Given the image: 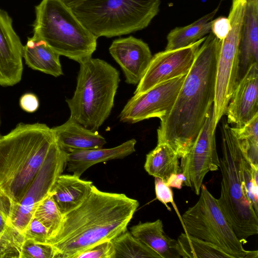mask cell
<instances>
[{
  "label": "cell",
  "instance_id": "obj_38",
  "mask_svg": "<svg viewBox=\"0 0 258 258\" xmlns=\"http://www.w3.org/2000/svg\"><path fill=\"white\" fill-rule=\"evenodd\" d=\"M185 179L183 174L180 172L177 174L171 175L166 183L170 187H174L180 189L182 188Z\"/></svg>",
  "mask_w": 258,
  "mask_h": 258
},
{
  "label": "cell",
  "instance_id": "obj_9",
  "mask_svg": "<svg viewBox=\"0 0 258 258\" xmlns=\"http://www.w3.org/2000/svg\"><path fill=\"white\" fill-rule=\"evenodd\" d=\"M246 0H232L228 18L231 28L221 40L219 53L213 103L215 125L225 114L226 108L238 82L239 45Z\"/></svg>",
  "mask_w": 258,
  "mask_h": 258
},
{
  "label": "cell",
  "instance_id": "obj_21",
  "mask_svg": "<svg viewBox=\"0 0 258 258\" xmlns=\"http://www.w3.org/2000/svg\"><path fill=\"white\" fill-rule=\"evenodd\" d=\"M136 238L156 252L161 258H181L177 251V240L167 235L162 221L139 222L130 228Z\"/></svg>",
  "mask_w": 258,
  "mask_h": 258
},
{
  "label": "cell",
  "instance_id": "obj_13",
  "mask_svg": "<svg viewBox=\"0 0 258 258\" xmlns=\"http://www.w3.org/2000/svg\"><path fill=\"white\" fill-rule=\"evenodd\" d=\"M206 36L186 47L165 50L152 56L134 94L143 93L161 83L187 74Z\"/></svg>",
  "mask_w": 258,
  "mask_h": 258
},
{
  "label": "cell",
  "instance_id": "obj_32",
  "mask_svg": "<svg viewBox=\"0 0 258 258\" xmlns=\"http://www.w3.org/2000/svg\"><path fill=\"white\" fill-rule=\"evenodd\" d=\"M115 250L111 240L98 243L78 254L75 258H115Z\"/></svg>",
  "mask_w": 258,
  "mask_h": 258
},
{
  "label": "cell",
  "instance_id": "obj_20",
  "mask_svg": "<svg viewBox=\"0 0 258 258\" xmlns=\"http://www.w3.org/2000/svg\"><path fill=\"white\" fill-rule=\"evenodd\" d=\"M51 128L58 146L66 153L102 148L106 143L98 132L84 127L71 117L62 124Z\"/></svg>",
  "mask_w": 258,
  "mask_h": 258
},
{
  "label": "cell",
  "instance_id": "obj_23",
  "mask_svg": "<svg viewBox=\"0 0 258 258\" xmlns=\"http://www.w3.org/2000/svg\"><path fill=\"white\" fill-rule=\"evenodd\" d=\"M220 6L191 24L172 29L167 35V44L165 50L186 47L209 34L211 32L212 20L218 11Z\"/></svg>",
  "mask_w": 258,
  "mask_h": 258
},
{
  "label": "cell",
  "instance_id": "obj_22",
  "mask_svg": "<svg viewBox=\"0 0 258 258\" xmlns=\"http://www.w3.org/2000/svg\"><path fill=\"white\" fill-rule=\"evenodd\" d=\"M60 55L44 41L28 38L24 46L23 57L25 63L34 70L55 77L63 75Z\"/></svg>",
  "mask_w": 258,
  "mask_h": 258
},
{
  "label": "cell",
  "instance_id": "obj_4",
  "mask_svg": "<svg viewBox=\"0 0 258 258\" xmlns=\"http://www.w3.org/2000/svg\"><path fill=\"white\" fill-rule=\"evenodd\" d=\"M222 157L220 195L218 202L234 232L243 244L258 233V214L247 198L243 180V159L246 151L230 127H221Z\"/></svg>",
  "mask_w": 258,
  "mask_h": 258
},
{
  "label": "cell",
  "instance_id": "obj_10",
  "mask_svg": "<svg viewBox=\"0 0 258 258\" xmlns=\"http://www.w3.org/2000/svg\"><path fill=\"white\" fill-rule=\"evenodd\" d=\"M66 155L55 141L25 195L19 204H11L9 223L21 234L33 218L37 205L49 194L55 180L60 174Z\"/></svg>",
  "mask_w": 258,
  "mask_h": 258
},
{
  "label": "cell",
  "instance_id": "obj_12",
  "mask_svg": "<svg viewBox=\"0 0 258 258\" xmlns=\"http://www.w3.org/2000/svg\"><path fill=\"white\" fill-rule=\"evenodd\" d=\"M187 74L161 83L146 92L134 95L119 115L122 122L135 123L152 117L161 119L171 109Z\"/></svg>",
  "mask_w": 258,
  "mask_h": 258
},
{
  "label": "cell",
  "instance_id": "obj_35",
  "mask_svg": "<svg viewBox=\"0 0 258 258\" xmlns=\"http://www.w3.org/2000/svg\"><path fill=\"white\" fill-rule=\"evenodd\" d=\"M11 201L0 189V232L14 228L9 223Z\"/></svg>",
  "mask_w": 258,
  "mask_h": 258
},
{
  "label": "cell",
  "instance_id": "obj_26",
  "mask_svg": "<svg viewBox=\"0 0 258 258\" xmlns=\"http://www.w3.org/2000/svg\"><path fill=\"white\" fill-rule=\"evenodd\" d=\"M115 250V258H161L152 248L126 230L112 240Z\"/></svg>",
  "mask_w": 258,
  "mask_h": 258
},
{
  "label": "cell",
  "instance_id": "obj_6",
  "mask_svg": "<svg viewBox=\"0 0 258 258\" xmlns=\"http://www.w3.org/2000/svg\"><path fill=\"white\" fill-rule=\"evenodd\" d=\"M35 15L32 37L79 63L92 57L97 38L60 1L42 0L35 7Z\"/></svg>",
  "mask_w": 258,
  "mask_h": 258
},
{
  "label": "cell",
  "instance_id": "obj_18",
  "mask_svg": "<svg viewBox=\"0 0 258 258\" xmlns=\"http://www.w3.org/2000/svg\"><path fill=\"white\" fill-rule=\"evenodd\" d=\"M93 185L92 181L82 180L74 174H60L53 183L50 194L63 216L87 199Z\"/></svg>",
  "mask_w": 258,
  "mask_h": 258
},
{
  "label": "cell",
  "instance_id": "obj_11",
  "mask_svg": "<svg viewBox=\"0 0 258 258\" xmlns=\"http://www.w3.org/2000/svg\"><path fill=\"white\" fill-rule=\"evenodd\" d=\"M213 105L204 124L187 154L181 158L180 172L185 177L183 183L199 195L206 175L219 170L220 161L216 149Z\"/></svg>",
  "mask_w": 258,
  "mask_h": 258
},
{
  "label": "cell",
  "instance_id": "obj_39",
  "mask_svg": "<svg viewBox=\"0 0 258 258\" xmlns=\"http://www.w3.org/2000/svg\"><path fill=\"white\" fill-rule=\"evenodd\" d=\"M70 9L85 0H59Z\"/></svg>",
  "mask_w": 258,
  "mask_h": 258
},
{
  "label": "cell",
  "instance_id": "obj_40",
  "mask_svg": "<svg viewBox=\"0 0 258 258\" xmlns=\"http://www.w3.org/2000/svg\"><path fill=\"white\" fill-rule=\"evenodd\" d=\"M1 110H0V128H1ZM2 135H1V131H0V138L2 137Z\"/></svg>",
  "mask_w": 258,
  "mask_h": 258
},
{
  "label": "cell",
  "instance_id": "obj_3",
  "mask_svg": "<svg viewBox=\"0 0 258 258\" xmlns=\"http://www.w3.org/2000/svg\"><path fill=\"white\" fill-rule=\"evenodd\" d=\"M56 140L44 123H18L0 138V189L19 204L42 167Z\"/></svg>",
  "mask_w": 258,
  "mask_h": 258
},
{
  "label": "cell",
  "instance_id": "obj_8",
  "mask_svg": "<svg viewBox=\"0 0 258 258\" xmlns=\"http://www.w3.org/2000/svg\"><path fill=\"white\" fill-rule=\"evenodd\" d=\"M197 203L182 214L185 233L210 242L231 258H257L258 251L245 250L222 211L217 199L202 184Z\"/></svg>",
  "mask_w": 258,
  "mask_h": 258
},
{
  "label": "cell",
  "instance_id": "obj_16",
  "mask_svg": "<svg viewBox=\"0 0 258 258\" xmlns=\"http://www.w3.org/2000/svg\"><path fill=\"white\" fill-rule=\"evenodd\" d=\"M109 51L121 67L125 82L130 84H138L152 57L148 44L131 36L113 41Z\"/></svg>",
  "mask_w": 258,
  "mask_h": 258
},
{
  "label": "cell",
  "instance_id": "obj_1",
  "mask_svg": "<svg viewBox=\"0 0 258 258\" xmlns=\"http://www.w3.org/2000/svg\"><path fill=\"white\" fill-rule=\"evenodd\" d=\"M221 43L211 32L206 36L171 109L160 119L157 143L168 144L179 158L188 152L213 105Z\"/></svg>",
  "mask_w": 258,
  "mask_h": 258
},
{
  "label": "cell",
  "instance_id": "obj_30",
  "mask_svg": "<svg viewBox=\"0 0 258 258\" xmlns=\"http://www.w3.org/2000/svg\"><path fill=\"white\" fill-rule=\"evenodd\" d=\"M24 240L23 235L15 228L0 232V258H19Z\"/></svg>",
  "mask_w": 258,
  "mask_h": 258
},
{
  "label": "cell",
  "instance_id": "obj_37",
  "mask_svg": "<svg viewBox=\"0 0 258 258\" xmlns=\"http://www.w3.org/2000/svg\"><path fill=\"white\" fill-rule=\"evenodd\" d=\"M20 107L28 113L36 111L39 107V100L36 95L33 93H26L23 94L19 100Z\"/></svg>",
  "mask_w": 258,
  "mask_h": 258
},
{
  "label": "cell",
  "instance_id": "obj_24",
  "mask_svg": "<svg viewBox=\"0 0 258 258\" xmlns=\"http://www.w3.org/2000/svg\"><path fill=\"white\" fill-rule=\"evenodd\" d=\"M144 168L149 175L160 178L166 183L171 175L180 172L179 157L166 143H157L147 154Z\"/></svg>",
  "mask_w": 258,
  "mask_h": 258
},
{
  "label": "cell",
  "instance_id": "obj_15",
  "mask_svg": "<svg viewBox=\"0 0 258 258\" xmlns=\"http://www.w3.org/2000/svg\"><path fill=\"white\" fill-rule=\"evenodd\" d=\"M227 122L241 127L258 114V63L238 81L227 105Z\"/></svg>",
  "mask_w": 258,
  "mask_h": 258
},
{
  "label": "cell",
  "instance_id": "obj_2",
  "mask_svg": "<svg viewBox=\"0 0 258 258\" xmlns=\"http://www.w3.org/2000/svg\"><path fill=\"white\" fill-rule=\"evenodd\" d=\"M139 206L137 200L124 194L102 191L93 185L87 199L62 216L59 229L47 243L53 246L55 258H75L127 230Z\"/></svg>",
  "mask_w": 258,
  "mask_h": 258
},
{
  "label": "cell",
  "instance_id": "obj_31",
  "mask_svg": "<svg viewBox=\"0 0 258 258\" xmlns=\"http://www.w3.org/2000/svg\"><path fill=\"white\" fill-rule=\"evenodd\" d=\"M55 251L48 243H41L30 239H24L19 258H55Z\"/></svg>",
  "mask_w": 258,
  "mask_h": 258
},
{
  "label": "cell",
  "instance_id": "obj_28",
  "mask_svg": "<svg viewBox=\"0 0 258 258\" xmlns=\"http://www.w3.org/2000/svg\"><path fill=\"white\" fill-rule=\"evenodd\" d=\"M251 163L258 167V114L241 127H231Z\"/></svg>",
  "mask_w": 258,
  "mask_h": 258
},
{
  "label": "cell",
  "instance_id": "obj_19",
  "mask_svg": "<svg viewBox=\"0 0 258 258\" xmlns=\"http://www.w3.org/2000/svg\"><path fill=\"white\" fill-rule=\"evenodd\" d=\"M258 63V0H246L239 45L238 81Z\"/></svg>",
  "mask_w": 258,
  "mask_h": 258
},
{
  "label": "cell",
  "instance_id": "obj_33",
  "mask_svg": "<svg viewBox=\"0 0 258 258\" xmlns=\"http://www.w3.org/2000/svg\"><path fill=\"white\" fill-rule=\"evenodd\" d=\"M22 234L24 239H30L41 243H47L50 237L48 229L34 217Z\"/></svg>",
  "mask_w": 258,
  "mask_h": 258
},
{
  "label": "cell",
  "instance_id": "obj_14",
  "mask_svg": "<svg viewBox=\"0 0 258 258\" xmlns=\"http://www.w3.org/2000/svg\"><path fill=\"white\" fill-rule=\"evenodd\" d=\"M23 48L11 17L0 9V86H13L21 80Z\"/></svg>",
  "mask_w": 258,
  "mask_h": 258
},
{
  "label": "cell",
  "instance_id": "obj_17",
  "mask_svg": "<svg viewBox=\"0 0 258 258\" xmlns=\"http://www.w3.org/2000/svg\"><path fill=\"white\" fill-rule=\"evenodd\" d=\"M136 140L132 139L111 148H99L67 153V170L80 177L86 170L97 163L122 159L132 154L136 151Z\"/></svg>",
  "mask_w": 258,
  "mask_h": 258
},
{
  "label": "cell",
  "instance_id": "obj_25",
  "mask_svg": "<svg viewBox=\"0 0 258 258\" xmlns=\"http://www.w3.org/2000/svg\"><path fill=\"white\" fill-rule=\"evenodd\" d=\"M177 246L183 258H231L215 245L186 233L178 237Z\"/></svg>",
  "mask_w": 258,
  "mask_h": 258
},
{
  "label": "cell",
  "instance_id": "obj_27",
  "mask_svg": "<svg viewBox=\"0 0 258 258\" xmlns=\"http://www.w3.org/2000/svg\"><path fill=\"white\" fill-rule=\"evenodd\" d=\"M62 216L49 192L38 204L33 217L41 222L48 229L50 238L59 229Z\"/></svg>",
  "mask_w": 258,
  "mask_h": 258
},
{
  "label": "cell",
  "instance_id": "obj_29",
  "mask_svg": "<svg viewBox=\"0 0 258 258\" xmlns=\"http://www.w3.org/2000/svg\"><path fill=\"white\" fill-rule=\"evenodd\" d=\"M243 167L246 194L255 213L258 214V167L251 163L246 152L243 159Z\"/></svg>",
  "mask_w": 258,
  "mask_h": 258
},
{
  "label": "cell",
  "instance_id": "obj_34",
  "mask_svg": "<svg viewBox=\"0 0 258 258\" xmlns=\"http://www.w3.org/2000/svg\"><path fill=\"white\" fill-rule=\"evenodd\" d=\"M155 191L156 199L164 204L168 210L171 211V208L167 204L171 203L177 211L172 191L170 187L160 178L155 177Z\"/></svg>",
  "mask_w": 258,
  "mask_h": 258
},
{
  "label": "cell",
  "instance_id": "obj_5",
  "mask_svg": "<svg viewBox=\"0 0 258 258\" xmlns=\"http://www.w3.org/2000/svg\"><path fill=\"white\" fill-rule=\"evenodd\" d=\"M79 64L75 92L66 100L70 117L84 127L98 132L113 107L119 73L99 58L91 57Z\"/></svg>",
  "mask_w": 258,
  "mask_h": 258
},
{
  "label": "cell",
  "instance_id": "obj_36",
  "mask_svg": "<svg viewBox=\"0 0 258 258\" xmlns=\"http://www.w3.org/2000/svg\"><path fill=\"white\" fill-rule=\"evenodd\" d=\"M230 28L228 17L220 16L212 20L211 32L219 40H222L227 36Z\"/></svg>",
  "mask_w": 258,
  "mask_h": 258
},
{
  "label": "cell",
  "instance_id": "obj_7",
  "mask_svg": "<svg viewBox=\"0 0 258 258\" xmlns=\"http://www.w3.org/2000/svg\"><path fill=\"white\" fill-rule=\"evenodd\" d=\"M160 0H85L71 9L97 38L134 33L147 27L158 14Z\"/></svg>",
  "mask_w": 258,
  "mask_h": 258
}]
</instances>
